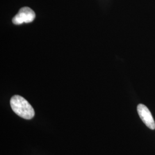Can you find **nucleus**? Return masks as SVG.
Segmentation results:
<instances>
[{
	"instance_id": "obj_2",
	"label": "nucleus",
	"mask_w": 155,
	"mask_h": 155,
	"mask_svg": "<svg viewBox=\"0 0 155 155\" xmlns=\"http://www.w3.org/2000/svg\"><path fill=\"white\" fill-rule=\"evenodd\" d=\"M35 18V13L29 7H23L12 19V22L15 25L22 24V23L32 22Z\"/></svg>"
},
{
	"instance_id": "obj_1",
	"label": "nucleus",
	"mask_w": 155,
	"mask_h": 155,
	"mask_svg": "<svg viewBox=\"0 0 155 155\" xmlns=\"http://www.w3.org/2000/svg\"><path fill=\"white\" fill-rule=\"evenodd\" d=\"M10 104L13 111L22 118L31 120L35 116V110L32 106L21 96L14 95L11 99Z\"/></svg>"
},
{
	"instance_id": "obj_3",
	"label": "nucleus",
	"mask_w": 155,
	"mask_h": 155,
	"mask_svg": "<svg viewBox=\"0 0 155 155\" xmlns=\"http://www.w3.org/2000/svg\"><path fill=\"white\" fill-rule=\"evenodd\" d=\"M137 109L139 116L145 125L152 130L155 129V121L148 107L143 104H139Z\"/></svg>"
}]
</instances>
